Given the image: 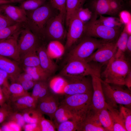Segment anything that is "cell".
Here are the masks:
<instances>
[{"instance_id":"1","label":"cell","mask_w":131,"mask_h":131,"mask_svg":"<svg viewBox=\"0 0 131 131\" xmlns=\"http://www.w3.org/2000/svg\"><path fill=\"white\" fill-rule=\"evenodd\" d=\"M131 72L130 64L124 54L117 58L113 56L101 73L100 78L103 77V81L109 84L124 85L125 79Z\"/></svg>"},{"instance_id":"2","label":"cell","mask_w":131,"mask_h":131,"mask_svg":"<svg viewBox=\"0 0 131 131\" xmlns=\"http://www.w3.org/2000/svg\"><path fill=\"white\" fill-rule=\"evenodd\" d=\"M55 9L49 1L35 10L26 11L27 20L25 24L39 39L44 38L45 26L49 20L55 15L54 11Z\"/></svg>"},{"instance_id":"3","label":"cell","mask_w":131,"mask_h":131,"mask_svg":"<svg viewBox=\"0 0 131 131\" xmlns=\"http://www.w3.org/2000/svg\"><path fill=\"white\" fill-rule=\"evenodd\" d=\"M93 91L84 93L67 95L61 103L69 110L78 124L92 107Z\"/></svg>"},{"instance_id":"4","label":"cell","mask_w":131,"mask_h":131,"mask_svg":"<svg viewBox=\"0 0 131 131\" xmlns=\"http://www.w3.org/2000/svg\"><path fill=\"white\" fill-rule=\"evenodd\" d=\"M60 75L65 78L95 75L100 78L101 65L85 60L73 59L67 61Z\"/></svg>"},{"instance_id":"5","label":"cell","mask_w":131,"mask_h":131,"mask_svg":"<svg viewBox=\"0 0 131 131\" xmlns=\"http://www.w3.org/2000/svg\"><path fill=\"white\" fill-rule=\"evenodd\" d=\"M97 16L93 15L91 19L84 24V34L85 36L98 38L106 42H116L123 27L113 28L98 23Z\"/></svg>"},{"instance_id":"6","label":"cell","mask_w":131,"mask_h":131,"mask_svg":"<svg viewBox=\"0 0 131 131\" xmlns=\"http://www.w3.org/2000/svg\"><path fill=\"white\" fill-rule=\"evenodd\" d=\"M101 82L105 100L107 104L115 108L120 104L130 109L131 95L130 91L122 88L120 85L112 86L102 79Z\"/></svg>"},{"instance_id":"7","label":"cell","mask_w":131,"mask_h":131,"mask_svg":"<svg viewBox=\"0 0 131 131\" xmlns=\"http://www.w3.org/2000/svg\"><path fill=\"white\" fill-rule=\"evenodd\" d=\"M106 42L104 41L85 36L68 53L67 61L73 59L85 60L95 51Z\"/></svg>"},{"instance_id":"8","label":"cell","mask_w":131,"mask_h":131,"mask_svg":"<svg viewBox=\"0 0 131 131\" xmlns=\"http://www.w3.org/2000/svg\"><path fill=\"white\" fill-rule=\"evenodd\" d=\"M65 16V14L59 12L51 17L45 26L44 38H47L51 41H60L63 39L66 35L64 26Z\"/></svg>"},{"instance_id":"9","label":"cell","mask_w":131,"mask_h":131,"mask_svg":"<svg viewBox=\"0 0 131 131\" xmlns=\"http://www.w3.org/2000/svg\"><path fill=\"white\" fill-rule=\"evenodd\" d=\"M39 40L25 24L20 30L17 41L20 57L30 51L37 50L40 46Z\"/></svg>"},{"instance_id":"10","label":"cell","mask_w":131,"mask_h":131,"mask_svg":"<svg viewBox=\"0 0 131 131\" xmlns=\"http://www.w3.org/2000/svg\"><path fill=\"white\" fill-rule=\"evenodd\" d=\"M67 84L64 93L67 96L84 93L93 91L91 79L86 76L65 78Z\"/></svg>"},{"instance_id":"11","label":"cell","mask_w":131,"mask_h":131,"mask_svg":"<svg viewBox=\"0 0 131 131\" xmlns=\"http://www.w3.org/2000/svg\"><path fill=\"white\" fill-rule=\"evenodd\" d=\"M21 30L8 38L0 40V56L20 62L17 41Z\"/></svg>"},{"instance_id":"12","label":"cell","mask_w":131,"mask_h":131,"mask_svg":"<svg viewBox=\"0 0 131 131\" xmlns=\"http://www.w3.org/2000/svg\"><path fill=\"white\" fill-rule=\"evenodd\" d=\"M66 34L65 48H70L82 37L83 34L84 24L78 17L76 14L70 21Z\"/></svg>"},{"instance_id":"13","label":"cell","mask_w":131,"mask_h":131,"mask_svg":"<svg viewBox=\"0 0 131 131\" xmlns=\"http://www.w3.org/2000/svg\"><path fill=\"white\" fill-rule=\"evenodd\" d=\"M116 42H106L97 49L85 60L103 64L107 63L114 56L116 51Z\"/></svg>"},{"instance_id":"14","label":"cell","mask_w":131,"mask_h":131,"mask_svg":"<svg viewBox=\"0 0 131 131\" xmlns=\"http://www.w3.org/2000/svg\"><path fill=\"white\" fill-rule=\"evenodd\" d=\"M59 104L58 97L55 94L49 92L38 100L36 108L42 115H48L52 120Z\"/></svg>"},{"instance_id":"15","label":"cell","mask_w":131,"mask_h":131,"mask_svg":"<svg viewBox=\"0 0 131 131\" xmlns=\"http://www.w3.org/2000/svg\"><path fill=\"white\" fill-rule=\"evenodd\" d=\"M91 76L93 88L92 107L96 111H98L106 107L107 104L103 90L101 79L95 75Z\"/></svg>"},{"instance_id":"16","label":"cell","mask_w":131,"mask_h":131,"mask_svg":"<svg viewBox=\"0 0 131 131\" xmlns=\"http://www.w3.org/2000/svg\"><path fill=\"white\" fill-rule=\"evenodd\" d=\"M77 131H106L99 122L97 112L92 107L83 119L78 124Z\"/></svg>"},{"instance_id":"17","label":"cell","mask_w":131,"mask_h":131,"mask_svg":"<svg viewBox=\"0 0 131 131\" xmlns=\"http://www.w3.org/2000/svg\"><path fill=\"white\" fill-rule=\"evenodd\" d=\"M4 13L10 20L16 23L25 24L27 20L26 11L19 6L10 4L0 5Z\"/></svg>"},{"instance_id":"18","label":"cell","mask_w":131,"mask_h":131,"mask_svg":"<svg viewBox=\"0 0 131 131\" xmlns=\"http://www.w3.org/2000/svg\"><path fill=\"white\" fill-rule=\"evenodd\" d=\"M37 52L40 67L50 76L54 74L57 69V66L48 55L46 48L44 46H39Z\"/></svg>"},{"instance_id":"19","label":"cell","mask_w":131,"mask_h":131,"mask_svg":"<svg viewBox=\"0 0 131 131\" xmlns=\"http://www.w3.org/2000/svg\"><path fill=\"white\" fill-rule=\"evenodd\" d=\"M38 101L30 94L21 97L9 103L13 111L21 112L30 109L36 108Z\"/></svg>"},{"instance_id":"20","label":"cell","mask_w":131,"mask_h":131,"mask_svg":"<svg viewBox=\"0 0 131 131\" xmlns=\"http://www.w3.org/2000/svg\"><path fill=\"white\" fill-rule=\"evenodd\" d=\"M6 57L0 55V69L7 72L13 82H16L21 73L17 63Z\"/></svg>"},{"instance_id":"21","label":"cell","mask_w":131,"mask_h":131,"mask_svg":"<svg viewBox=\"0 0 131 131\" xmlns=\"http://www.w3.org/2000/svg\"><path fill=\"white\" fill-rule=\"evenodd\" d=\"M3 92L6 99L10 102L25 95L30 94L27 91L25 90L22 85L17 82H13L8 87L4 89Z\"/></svg>"},{"instance_id":"22","label":"cell","mask_w":131,"mask_h":131,"mask_svg":"<svg viewBox=\"0 0 131 131\" xmlns=\"http://www.w3.org/2000/svg\"><path fill=\"white\" fill-rule=\"evenodd\" d=\"M89 4V8L94 15L112 16L108 0H90Z\"/></svg>"},{"instance_id":"23","label":"cell","mask_w":131,"mask_h":131,"mask_svg":"<svg viewBox=\"0 0 131 131\" xmlns=\"http://www.w3.org/2000/svg\"><path fill=\"white\" fill-rule=\"evenodd\" d=\"M87 0H66L65 21L68 27L69 22L78 10Z\"/></svg>"},{"instance_id":"24","label":"cell","mask_w":131,"mask_h":131,"mask_svg":"<svg viewBox=\"0 0 131 131\" xmlns=\"http://www.w3.org/2000/svg\"><path fill=\"white\" fill-rule=\"evenodd\" d=\"M65 47L59 41H51L46 48L47 52L51 59L58 58L64 54Z\"/></svg>"},{"instance_id":"25","label":"cell","mask_w":131,"mask_h":131,"mask_svg":"<svg viewBox=\"0 0 131 131\" xmlns=\"http://www.w3.org/2000/svg\"><path fill=\"white\" fill-rule=\"evenodd\" d=\"M53 119L54 120V123L56 127L59 124L67 120L75 121L74 117L71 112L61 105L59 106L55 112Z\"/></svg>"},{"instance_id":"26","label":"cell","mask_w":131,"mask_h":131,"mask_svg":"<svg viewBox=\"0 0 131 131\" xmlns=\"http://www.w3.org/2000/svg\"><path fill=\"white\" fill-rule=\"evenodd\" d=\"M66 84V79L59 75L52 78L48 84L49 89L54 94H62L64 93V90Z\"/></svg>"},{"instance_id":"27","label":"cell","mask_w":131,"mask_h":131,"mask_svg":"<svg viewBox=\"0 0 131 131\" xmlns=\"http://www.w3.org/2000/svg\"><path fill=\"white\" fill-rule=\"evenodd\" d=\"M20 62L25 67L40 66L37 50L30 51L20 56Z\"/></svg>"},{"instance_id":"28","label":"cell","mask_w":131,"mask_h":131,"mask_svg":"<svg viewBox=\"0 0 131 131\" xmlns=\"http://www.w3.org/2000/svg\"><path fill=\"white\" fill-rule=\"evenodd\" d=\"M106 107L112 118L113 131H127L120 116L119 111L107 104Z\"/></svg>"},{"instance_id":"29","label":"cell","mask_w":131,"mask_h":131,"mask_svg":"<svg viewBox=\"0 0 131 131\" xmlns=\"http://www.w3.org/2000/svg\"><path fill=\"white\" fill-rule=\"evenodd\" d=\"M97 112L99 122L105 131H113L112 118L107 107Z\"/></svg>"},{"instance_id":"30","label":"cell","mask_w":131,"mask_h":131,"mask_svg":"<svg viewBox=\"0 0 131 131\" xmlns=\"http://www.w3.org/2000/svg\"><path fill=\"white\" fill-rule=\"evenodd\" d=\"M129 35L123 28L116 43V50L114 56L115 58H118L124 54Z\"/></svg>"},{"instance_id":"31","label":"cell","mask_w":131,"mask_h":131,"mask_svg":"<svg viewBox=\"0 0 131 131\" xmlns=\"http://www.w3.org/2000/svg\"><path fill=\"white\" fill-rule=\"evenodd\" d=\"M25 72L30 74L35 81H46L50 76L40 66L32 67H25Z\"/></svg>"},{"instance_id":"32","label":"cell","mask_w":131,"mask_h":131,"mask_svg":"<svg viewBox=\"0 0 131 131\" xmlns=\"http://www.w3.org/2000/svg\"><path fill=\"white\" fill-rule=\"evenodd\" d=\"M21 113L26 123H38L43 116L36 108L28 109Z\"/></svg>"},{"instance_id":"33","label":"cell","mask_w":131,"mask_h":131,"mask_svg":"<svg viewBox=\"0 0 131 131\" xmlns=\"http://www.w3.org/2000/svg\"><path fill=\"white\" fill-rule=\"evenodd\" d=\"M98 19H97L99 23L108 27L113 28L123 27V24L119 18L114 17H105L102 15H100Z\"/></svg>"},{"instance_id":"34","label":"cell","mask_w":131,"mask_h":131,"mask_svg":"<svg viewBox=\"0 0 131 131\" xmlns=\"http://www.w3.org/2000/svg\"><path fill=\"white\" fill-rule=\"evenodd\" d=\"M25 25L24 23H17L0 29V40L7 39L20 31Z\"/></svg>"},{"instance_id":"35","label":"cell","mask_w":131,"mask_h":131,"mask_svg":"<svg viewBox=\"0 0 131 131\" xmlns=\"http://www.w3.org/2000/svg\"><path fill=\"white\" fill-rule=\"evenodd\" d=\"M49 0H25L20 3L19 6L26 11L35 10L42 6Z\"/></svg>"},{"instance_id":"36","label":"cell","mask_w":131,"mask_h":131,"mask_svg":"<svg viewBox=\"0 0 131 131\" xmlns=\"http://www.w3.org/2000/svg\"><path fill=\"white\" fill-rule=\"evenodd\" d=\"M119 114L127 131H131V111L130 108L122 105L120 106Z\"/></svg>"},{"instance_id":"37","label":"cell","mask_w":131,"mask_h":131,"mask_svg":"<svg viewBox=\"0 0 131 131\" xmlns=\"http://www.w3.org/2000/svg\"><path fill=\"white\" fill-rule=\"evenodd\" d=\"M78 123L76 121L72 120H68L63 122L56 127L58 131H77Z\"/></svg>"},{"instance_id":"38","label":"cell","mask_w":131,"mask_h":131,"mask_svg":"<svg viewBox=\"0 0 131 131\" xmlns=\"http://www.w3.org/2000/svg\"><path fill=\"white\" fill-rule=\"evenodd\" d=\"M40 131H55L56 127L51 120L45 119L42 116L38 123Z\"/></svg>"},{"instance_id":"39","label":"cell","mask_w":131,"mask_h":131,"mask_svg":"<svg viewBox=\"0 0 131 131\" xmlns=\"http://www.w3.org/2000/svg\"><path fill=\"white\" fill-rule=\"evenodd\" d=\"M76 14L79 18L84 24L89 21L93 15L89 8H83L82 7L79 9Z\"/></svg>"},{"instance_id":"40","label":"cell","mask_w":131,"mask_h":131,"mask_svg":"<svg viewBox=\"0 0 131 131\" xmlns=\"http://www.w3.org/2000/svg\"><path fill=\"white\" fill-rule=\"evenodd\" d=\"M112 16L117 15L123 10L125 4L120 0H108Z\"/></svg>"},{"instance_id":"41","label":"cell","mask_w":131,"mask_h":131,"mask_svg":"<svg viewBox=\"0 0 131 131\" xmlns=\"http://www.w3.org/2000/svg\"><path fill=\"white\" fill-rule=\"evenodd\" d=\"M13 111L9 104L4 103L0 107V124L7 120Z\"/></svg>"},{"instance_id":"42","label":"cell","mask_w":131,"mask_h":131,"mask_svg":"<svg viewBox=\"0 0 131 131\" xmlns=\"http://www.w3.org/2000/svg\"><path fill=\"white\" fill-rule=\"evenodd\" d=\"M7 120L16 123L22 128L26 123L21 113L18 112L13 111Z\"/></svg>"},{"instance_id":"43","label":"cell","mask_w":131,"mask_h":131,"mask_svg":"<svg viewBox=\"0 0 131 131\" xmlns=\"http://www.w3.org/2000/svg\"><path fill=\"white\" fill-rule=\"evenodd\" d=\"M2 131H20L22 127L16 123L11 121H7L1 127Z\"/></svg>"},{"instance_id":"44","label":"cell","mask_w":131,"mask_h":131,"mask_svg":"<svg viewBox=\"0 0 131 131\" xmlns=\"http://www.w3.org/2000/svg\"><path fill=\"white\" fill-rule=\"evenodd\" d=\"M52 6L59 12L66 14V0H49Z\"/></svg>"},{"instance_id":"45","label":"cell","mask_w":131,"mask_h":131,"mask_svg":"<svg viewBox=\"0 0 131 131\" xmlns=\"http://www.w3.org/2000/svg\"><path fill=\"white\" fill-rule=\"evenodd\" d=\"M16 24L9 19L3 11L0 6V29Z\"/></svg>"},{"instance_id":"46","label":"cell","mask_w":131,"mask_h":131,"mask_svg":"<svg viewBox=\"0 0 131 131\" xmlns=\"http://www.w3.org/2000/svg\"><path fill=\"white\" fill-rule=\"evenodd\" d=\"M119 19L123 25H125L131 21V15L126 10H122L119 12Z\"/></svg>"},{"instance_id":"47","label":"cell","mask_w":131,"mask_h":131,"mask_svg":"<svg viewBox=\"0 0 131 131\" xmlns=\"http://www.w3.org/2000/svg\"><path fill=\"white\" fill-rule=\"evenodd\" d=\"M44 81H46L36 82L33 87L32 92L31 96L37 101L41 88Z\"/></svg>"},{"instance_id":"48","label":"cell","mask_w":131,"mask_h":131,"mask_svg":"<svg viewBox=\"0 0 131 131\" xmlns=\"http://www.w3.org/2000/svg\"><path fill=\"white\" fill-rule=\"evenodd\" d=\"M49 89L48 83L46 82V81H44L41 88L38 97V100L39 99L46 96L49 93Z\"/></svg>"},{"instance_id":"49","label":"cell","mask_w":131,"mask_h":131,"mask_svg":"<svg viewBox=\"0 0 131 131\" xmlns=\"http://www.w3.org/2000/svg\"><path fill=\"white\" fill-rule=\"evenodd\" d=\"M36 82L33 80L23 81L18 82L22 86L25 90H28L33 88Z\"/></svg>"},{"instance_id":"50","label":"cell","mask_w":131,"mask_h":131,"mask_svg":"<svg viewBox=\"0 0 131 131\" xmlns=\"http://www.w3.org/2000/svg\"><path fill=\"white\" fill-rule=\"evenodd\" d=\"M25 131H40L38 123H27L22 127Z\"/></svg>"},{"instance_id":"51","label":"cell","mask_w":131,"mask_h":131,"mask_svg":"<svg viewBox=\"0 0 131 131\" xmlns=\"http://www.w3.org/2000/svg\"><path fill=\"white\" fill-rule=\"evenodd\" d=\"M8 77L7 73L0 69V86L4 85V87L8 86V84L7 82V80Z\"/></svg>"},{"instance_id":"52","label":"cell","mask_w":131,"mask_h":131,"mask_svg":"<svg viewBox=\"0 0 131 131\" xmlns=\"http://www.w3.org/2000/svg\"><path fill=\"white\" fill-rule=\"evenodd\" d=\"M29 80H33L30 74L25 72L24 73H21L20 74L16 79V82L18 83L23 81Z\"/></svg>"},{"instance_id":"53","label":"cell","mask_w":131,"mask_h":131,"mask_svg":"<svg viewBox=\"0 0 131 131\" xmlns=\"http://www.w3.org/2000/svg\"><path fill=\"white\" fill-rule=\"evenodd\" d=\"M130 90H131V72H130L127 76L125 81V85Z\"/></svg>"},{"instance_id":"54","label":"cell","mask_w":131,"mask_h":131,"mask_svg":"<svg viewBox=\"0 0 131 131\" xmlns=\"http://www.w3.org/2000/svg\"><path fill=\"white\" fill-rule=\"evenodd\" d=\"M22 1L20 0H0V5L5 4L20 3Z\"/></svg>"},{"instance_id":"55","label":"cell","mask_w":131,"mask_h":131,"mask_svg":"<svg viewBox=\"0 0 131 131\" xmlns=\"http://www.w3.org/2000/svg\"><path fill=\"white\" fill-rule=\"evenodd\" d=\"M123 29L129 35H131V21L124 25Z\"/></svg>"},{"instance_id":"56","label":"cell","mask_w":131,"mask_h":131,"mask_svg":"<svg viewBox=\"0 0 131 131\" xmlns=\"http://www.w3.org/2000/svg\"><path fill=\"white\" fill-rule=\"evenodd\" d=\"M6 99L2 90L0 88V105L4 103Z\"/></svg>"},{"instance_id":"57","label":"cell","mask_w":131,"mask_h":131,"mask_svg":"<svg viewBox=\"0 0 131 131\" xmlns=\"http://www.w3.org/2000/svg\"><path fill=\"white\" fill-rule=\"evenodd\" d=\"M126 50L130 53L131 51V35H129L127 44Z\"/></svg>"},{"instance_id":"58","label":"cell","mask_w":131,"mask_h":131,"mask_svg":"<svg viewBox=\"0 0 131 131\" xmlns=\"http://www.w3.org/2000/svg\"><path fill=\"white\" fill-rule=\"evenodd\" d=\"M124 3H129L130 2L131 0H120Z\"/></svg>"},{"instance_id":"59","label":"cell","mask_w":131,"mask_h":131,"mask_svg":"<svg viewBox=\"0 0 131 131\" xmlns=\"http://www.w3.org/2000/svg\"><path fill=\"white\" fill-rule=\"evenodd\" d=\"M0 131H2L1 127H0Z\"/></svg>"},{"instance_id":"60","label":"cell","mask_w":131,"mask_h":131,"mask_svg":"<svg viewBox=\"0 0 131 131\" xmlns=\"http://www.w3.org/2000/svg\"><path fill=\"white\" fill-rule=\"evenodd\" d=\"M21 0L22 1H24L25 0Z\"/></svg>"}]
</instances>
